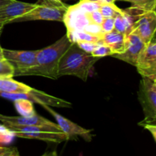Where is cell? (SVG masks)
<instances>
[{
  "label": "cell",
  "instance_id": "obj_1",
  "mask_svg": "<svg viewBox=\"0 0 156 156\" xmlns=\"http://www.w3.org/2000/svg\"><path fill=\"white\" fill-rule=\"evenodd\" d=\"M66 35L41 50H38L34 64L18 73L20 76H39L51 79H58V68L61 57L72 44Z\"/></svg>",
  "mask_w": 156,
  "mask_h": 156
},
{
  "label": "cell",
  "instance_id": "obj_2",
  "mask_svg": "<svg viewBox=\"0 0 156 156\" xmlns=\"http://www.w3.org/2000/svg\"><path fill=\"white\" fill-rule=\"evenodd\" d=\"M99 59L100 58L79 48L76 43H72L59 60L58 78L74 76L82 81H86L90 70Z\"/></svg>",
  "mask_w": 156,
  "mask_h": 156
},
{
  "label": "cell",
  "instance_id": "obj_3",
  "mask_svg": "<svg viewBox=\"0 0 156 156\" xmlns=\"http://www.w3.org/2000/svg\"><path fill=\"white\" fill-rule=\"evenodd\" d=\"M69 5L55 0H37L36 7L25 15L12 20L11 23L36 20L56 21L63 22Z\"/></svg>",
  "mask_w": 156,
  "mask_h": 156
},
{
  "label": "cell",
  "instance_id": "obj_4",
  "mask_svg": "<svg viewBox=\"0 0 156 156\" xmlns=\"http://www.w3.org/2000/svg\"><path fill=\"white\" fill-rule=\"evenodd\" d=\"M145 118L139 124H155L156 121V79L143 76L138 91Z\"/></svg>",
  "mask_w": 156,
  "mask_h": 156
},
{
  "label": "cell",
  "instance_id": "obj_5",
  "mask_svg": "<svg viewBox=\"0 0 156 156\" xmlns=\"http://www.w3.org/2000/svg\"><path fill=\"white\" fill-rule=\"evenodd\" d=\"M0 97L15 101L18 100H27L32 103L48 105L56 108H71L72 104L61 98L47 94L44 91H38L34 88L30 93H6L0 91Z\"/></svg>",
  "mask_w": 156,
  "mask_h": 156
},
{
  "label": "cell",
  "instance_id": "obj_6",
  "mask_svg": "<svg viewBox=\"0 0 156 156\" xmlns=\"http://www.w3.org/2000/svg\"><path fill=\"white\" fill-rule=\"evenodd\" d=\"M137 71L144 77L156 79V39L155 35L146 44L137 59Z\"/></svg>",
  "mask_w": 156,
  "mask_h": 156
},
{
  "label": "cell",
  "instance_id": "obj_7",
  "mask_svg": "<svg viewBox=\"0 0 156 156\" xmlns=\"http://www.w3.org/2000/svg\"><path fill=\"white\" fill-rule=\"evenodd\" d=\"M37 50H12L3 49L4 58L14 68V76L34 64Z\"/></svg>",
  "mask_w": 156,
  "mask_h": 156
},
{
  "label": "cell",
  "instance_id": "obj_8",
  "mask_svg": "<svg viewBox=\"0 0 156 156\" xmlns=\"http://www.w3.org/2000/svg\"><path fill=\"white\" fill-rule=\"evenodd\" d=\"M41 106L45 108L50 114H51L54 117V118L57 121V124L61 128L62 132L67 136L68 140H73L74 137L79 136L83 137L84 140H85L86 141H91V137H92V136L91 135V130L82 128V126L73 123L71 120L65 118L62 115L56 112L54 110L50 108L48 105H42Z\"/></svg>",
  "mask_w": 156,
  "mask_h": 156
},
{
  "label": "cell",
  "instance_id": "obj_9",
  "mask_svg": "<svg viewBox=\"0 0 156 156\" xmlns=\"http://www.w3.org/2000/svg\"><path fill=\"white\" fill-rule=\"evenodd\" d=\"M145 45L146 44L141 41L138 35L133 31L126 36L125 50L121 53H114L111 56L136 66L139 56Z\"/></svg>",
  "mask_w": 156,
  "mask_h": 156
},
{
  "label": "cell",
  "instance_id": "obj_10",
  "mask_svg": "<svg viewBox=\"0 0 156 156\" xmlns=\"http://www.w3.org/2000/svg\"><path fill=\"white\" fill-rule=\"evenodd\" d=\"M156 13L155 11L146 12L141 15L136 22L133 32L145 44L150 42L155 35Z\"/></svg>",
  "mask_w": 156,
  "mask_h": 156
},
{
  "label": "cell",
  "instance_id": "obj_11",
  "mask_svg": "<svg viewBox=\"0 0 156 156\" xmlns=\"http://www.w3.org/2000/svg\"><path fill=\"white\" fill-rule=\"evenodd\" d=\"M36 7V3H27L13 0L6 5L0 8V19L6 24L12 20L25 15Z\"/></svg>",
  "mask_w": 156,
  "mask_h": 156
},
{
  "label": "cell",
  "instance_id": "obj_12",
  "mask_svg": "<svg viewBox=\"0 0 156 156\" xmlns=\"http://www.w3.org/2000/svg\"><path fill=\"white\" fill-rule=\"evenodd\" d=\"M14 136L19 138L24 139H34V140H43L46 142H53V143H62L66 141L68 137L64 133L56 132H12Z\"/></svg>",
  "mask_w": 156,
  "mask_h": 156
},
{
  "label": "cell",
  "instance_id": "obj_13",
  "mask_svg": "<svg viewBox=\"0 0 156 156\" xmlns=\"http://www.w3.org/2000/svg\"><path fill=\"white\" fill-rule=\"evenodd\" d=\"M126 36L114 30L108 33L103 34L101 36V41L111 49L113 54L121 53L126 47Z\"/></svg>",
  "mask_w": 156,
  "mask_h": 156
},
{
  "label": "cell",
  "instance_id": "obj_14",
  "mask_svg": "<svg viewBox=\"0 0 156 156\" xmlns=\"http://www.w3.org/2000/svg\"><path fill=\"white\" fill-rule=\"evenodd\" d=\"M0 120L2 123H8L15 125H48L53 124V122L41 116L34 114L31 117H24V116H5L0 114Z\"/></svg>",
  "mask_w": 156,
  "mask_h": 156
},
{
  "label": "cell",
  "instance_id": "obj_15",
  "mask_svg": "<svg viewBox=\"0 0 156 156\" xmlns=\"http://www.w3.org/2000/svg\"><path fill=\"white\" fill-rule=\"evenodd\" d=\"M34 90L12 78H0V91L6 93H30Z\"/></svg>",
  "mask_w": 156,
  "mask_h": 156
},
{
  "label": "cell",
  "instance_id": "obj_16",
  "mask_svg": "<svg viewBox=\"0 0 156 156\" xmlns=\"http://www.w3.org/2000/svg\"><path fill=\"white\" fill-rule=\"evenodd\" d=\"M66 36L68 37L69 40L73 43L81 42V41H85V42L94 43L98 44L101 42V37L97 35H94L92 34L88 33L84 30H72V31H67Z\"/></svg>",
  "mask_w": 156,
  "mask_h": 156
},
{
  "label": "cell",
  "instance_id": "obj_17",
  "mask_svg": "<svg viewBox=\"0 0 156 156\" xmlns=\"http://www.w3.org/2000/svg\"><path fill=\"white\" fill-rule=\"evenodd\" d=\"M15 108L21 116L31 117L36 114L33 108L32 102L27 100H18L15 101Z\"/></svg>",
  "mask_w": 156,
  "mask_h": 156
},
{
  "label": "cell",
  "instance_id": "obj_18",
  "mask_svg": "<svg viewBox=\"0 0 156 156\" xmlns=\"http://www.w3.org/2000/svg\"><path fill=\"white\" fill-rule=\"evenodd\" d=\"M99 11L104 18H115L117 15L122 12V9H119L114 3H105L101 4Z\"/></svg>",
  "mask_w": 156,
  "mask_h": 156
},
{
  "label": "cell",
  "instance_id": "obj_19",
  "mask_svg": "<svg viewBox=\"0 0 156 156\" xmlns=\"http://www.w3.org/2000/svg\"><path fill=\"white\" fill-rule=\"evenodd\" d=\"M133 4V6L141 9L146 12L155 11L156 0H122Z\"/></svg>",
  "mask_w": 156,
  "mask_h": 156
},
{
  "label": "cell",
  "instance_id": "obj_20",
  "mask_svg": "<svg viewBox=\"0 0 156 156\" xmlns=\"http://www.w3.org/2000/svg\"><path fill=\"white\" fill-rule=\"evenodd\" d=\"M113 52L111 49L108 45L102 43L101 41L97 44L96 47L94 49L92 53H91L92 56L98 58L104 57V56H111Z\"/></svg>",
  "mask_w": 156,
  "mask_h": 156
},
{
  "label": "cell",
  "instance_id": "obj_21",
  "mask_svg": "<svg viewBox=\"0 0 156 156\" xmlns=\"http://www.w3.org/2000/svg\"><path fill=\"white\" fill-rule=\"evenodd\" d=\"M14 68L5 59H0V78H13Z\"/></svg>",
  "mask_w": 156,
  "mask_h": 156
},
{
  "label": "cell",
  "instance_id": "obj_22",
  "mask_svg": "<svg viewBox=\"0 0 156 156\" xmlns=\"http://www.w3.org/2000/svg\"><path fill=\"white\" fill-rule=\"evenodd\" d=\"M76 5L84 12H91L93 11L99 10L101 6V4L99 3L88 1H79V2Z\"/></svg>",
  "mask_w": 156,
  "mask_h": 156
},
{
  "label": "cell",
  "instance_id": "obj_23",
  "mask_svg": "<svg viewBox=\"0 0 156 156\" xmlns=\"http://www.w3.org/2000/svg\"><path fill=\"white\" fill-rule=\"evenodd\" d=\"M15 136L13 133L4 125H0V145L8 144Z\"/></svg>",
  "mask_w": 156,
  "mask_h": 156
},
{
  "label": "cell",
  "instance_id": "obj_24",
  "mask_svg": "<svg viewBox=\"0 0 156 156\" xmlns=\"http://www.w3.org/2000/svg\"><path fill=\"white\" fill-rule=\"evenodd\" d=\"M86 15L90 23L91 24L101 25L104 20V17L102 16L101 13L99 10L93 11L91 12H86Z\"/></svg>",
  "mask_w": 156,
  "mask_h": 156
},
{
  "label": "cell",
  "instance_id": "obj_25",
  "mask_svg": "<svg viewBox=\"0 0 156 156\" xmlns=\"http://www.w3.org/2000/svg\"><path fill=\"white\" fill-rule=\"evenodd\" d=\"M100 26L103 34L112 31L114 30V18H104Z\"/></svg>",
  "mask_w": 156,
  "mask_h": 156
},
{
  "label": "cell",
  "instance_id": "obj_26",
  "mask_svg": "<svg viewBox=\"0 0 156 156\" xmlns=\"http://www.w3.org/2000/svg\"><path fill=\"white\" fill-rule=\"evenodd\" d=\"M76 44L79 46V48L82 49L85 52L88 53H91L98 44H94V43L91 42H85V41H81V42H77Z\"/></svg>",
  "mask_w": 156,
  "mask_h": 156
},
{
  "label": "cell",
  "instance_id": "obj_27",
  "mask_svg": "<svg viewBox=\"0 0 156 156\" xmlns=\"http://www.w3.org/2000/svg\"><path fill=\"white\" fill-rule=\"evenodd\" d=\"M143 126V127L146 128L147 130H149V132L152 133L154 140L156 141V125H155V124H144Z\"/></svg>",
  "mask_w": 156,
  "mask_h": 156
},
{
  "label": "cell",
  "instance_id": "obj_28",
  "mask_svg": "<svg viewBox=\"0 0 156 156\" xmlns=\"http://www.w3.org/2000/svg\"><path fill=\"white\" fill-rule=\"evenodd\" d=\"M15 148H8L0 146V156H10Z\"/></svg>",
  "mask_w": 156,
  "mask_h": 156
},
{
  "label": "cell",
  "instance_id": "obj_29",
  "mask_svg": "<svg viewBox=\"0 0 156 156\" xmlns=\"http://www.w3.org/2000/svg\"><path fill=\"white\" fill-rule=\"evenodd\" d=\"M80 1H88L92 2H97L99 4H105V3H114L115 0H80Z\"/></svg>",
  "mask_w": 156,
  "mask_h": 156
},
{
  "label": "cell",
  "instance_id": "obj_30",
  "mask_svg": "<svg viewBox=\"0 0 156 156\" xmlns=\"http://www.w3.org/2000/svg\"><path fill=\"white\" fill-rule=\"evenodd\" d=\"M12 1H13V0H0V8L6 5L9 4Z\"/></svg>",
  "mask_w": 156,
  "mask_h": 156
},
{
  "label": "cell",
  "instance_id": "obj_31",
  "mask_svg": "<svg viewBox=\"0 0 156 156\" xmlns=\"http://www.w3.org/2000/svg\"><path fill=\"white\" fill-rule=\"evenodd\" d=\"M5 24H6V23L4 21H2V20L0 19V35H1L3 28H4V26L5 25Z\"/></svg>",
  "mask_w": 156,
  "mask_h": 156
},
{
  "label": "cell",
  "instance_id": "obj_32",
  "mask_svg": "<svg viewBox=\"0 0 156 156\" xmlns=\"http://www.w3.org/2000/svg\"><path fill=\"white\" fill-rule=\"evenodd\" d=\"M10 156H20L19 153H18V149H15H15H14V150H13V152H12V153L11 154Z\"/></svg>",
  "mask_w": 156,
  "mask_h": 156
},
{
  "label": "cell",
  "instance_id": "obj_33",
  "mask_svg": "<svg viewBox=\"0 0 156 156\" xmlns=\"http://www.w3.org/2000/svg\"><path fill=\"white\" fill-rule=\"evenodd\" d=\"M4 58V55H3V48L0 45V59H3Z\"/></svg>",
  "mask_w": 156,
  "mask_h": 156
},
{
  "label": "cell",
  "instance_id": "obj_34",
  "mask_svg": "<svg viewBox=\"0 0 156 156\" xmlns=\"http://www.w3.org/2000/svg\"><path fill=\"white\" fill-rule=\"evenodd\" d=\"M55 1H58V2H60V1H62V0H55Z\"/></svg>",
  "mask_w": 156,
  "mask_h": 156
},
{
  "label": "cell",
  "instance_id": "obj_35",
  "mask_svg": "<svg viewBox=\"0 0 156 156\" xmlns=\"http://www.w3.org/2000/svg\"><path fill=\"white\" fill-rule=\"evenodd\" d=\"M115 1H122V0H115Z\"/></svg>",
  "mask_w": 156,
  "mask_h": 156
}]
</instances>
